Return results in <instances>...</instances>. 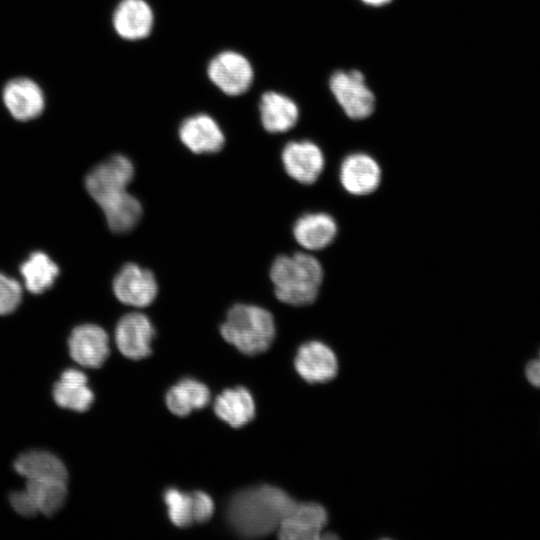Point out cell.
<instances>
[{"label": "cell", "instance_id": "cell-1", "mask_svg": "<svg viewBox=\"0 0 540 540\" xmlns=\"http://www.w3.org/2000/svg\"><path fill=\"white\" fill-rule=\"evenodd\" d=\"M133 176L131 160L116 154L96 165L85 179L88 193L104 212L108 227L116 233L129 232L142 216L141 203L127 191Z\"/></svg>", "mask_w": 540, "mask_h": 540}, {"label": "cell", "instance_id": "cell-2", "mask_svg": "<svg viewBox=\"0 0 540 540\" xmlns=\"http://www.w3.org/2000/svg\"><path fill=\"white\" fill-rule=\"evenodd\" d=\"M284 490L260 485L237 492L227 506V521L241 537L257 538L277 532L284 518L296 505Z\"/></svg>", "mask_w": 540, "mask_h": 540}, {"label": "cell", "instance_id": "cell-3", "mask_svg": "<svg viewBox=\"0 0 540 540\" xmlns=\"http://www.w3.org/2000/svg\"><path fill=\"white\" fill-rule=\"evenodd\" d=\"M323 276L320 262L308 253L280 255L270 268V279L277 299L292 306L313 303Z\"/></svg>", "mask_w": 540, "mask_h": 540}, {"label": "cell", "instance_id": "cell-4", "mask_svg": "<svg viewBox=\"0 0 540 540\" xmlns=\"http://www.w3.org/2000/svg\"><path fill=\"white\" fill-rule=\"evenodd\" d=\"M222 337L241 353L254 356L266 351L275 337L273 315L251 304L232 306L220 327Z\"/></svg>", "mask_w": 540, "mask_h": 540}, {"label": "cell", "instance_id": "cell-5", "mask_svg": "<svg viewBox=\"0 0 540 540\" xmlns=\"http://www.w3.org/2000/svg\"><path fill=\"white\" fill-rule=\"evenodd\" d=\"M206 73L210 82L230 97L243 95L254 81L251 61L235 50H223L215 54L208 62Z\"/></svg>", "mask_w": 540, "mask_h": 540}, {"label": "cell", "instance_id": "cell-6", "mask_svg": "<svg viewBox=\"0 0 540 540\" xmlns=\"http://www.w3.org/2000/svg\"><path fill=\"white\" fill-rule=\"evenodd\" d=\"M329 85L337 102L349 118L360 120L372 114L375 97L365 84L364 75L360 71H337L331 76Z\"/></svg>", "mask_w": 540, "mask_h": 540}, {"label": "cell", "instance_id": "cell-7", "mask_svg": "<svg viewBox=\"0 0 540 540\" xmlns=\"http://www.w3.org/2000/svg\"><path fill=\"white\" fill-rule=\"evenodd\" d=\"M1 98L9 114L21 122L38 118L46 106L44 90L38 82L26 76L8 80L2 88Z\"/></svg>", "mask_w": 540, "mask_h": 540}, {"label": "cell", "instance_id": "cell-8", "mask_svg": "<svg viewBox=\"0 0 540 540\" xmlns=\"http://www.w3.org/2000/svg\"><path fill=\"white\" fill-rule=\"evenodd\" d=\"M113 292L123 304L143 308L156 298L158 284L150 270L135 263H127L113 280Z\"/></svg>", "mask_w": 540, "mask_h": 540}, {"label": "cell", "instance_id": "cell-9", "mask_svg": "<svg viewBox=\"0 0 540 540\" xmlns=\"http://www.w3.org/2000/svg\"><path fill=\"white\" fill-rule=\"evenodd\" d=\"M154 335L152 322L145 314L139 312L125 314L115 328L117 348L125 357L132 360L143 359L151 354Z\"/></svg>", "mask_w": 540, "mask_h": 540}, {"label": "cell", "instance_id": "cell-10", "mask_svg": "<svg viewBox=\"0 0 540 540\" xmlns=\"http://www.w3.org/2000/svg\"><path fill=\"white\" fill-rule=\"evenodd\" d=\"M155 15L147 0H120L112 13V27L123 40L146 39L153 31Z\"/></svg>", "mask_w": 540, "mask_h": 540}, {"label": "cell", "instance_id": "cell-11", "mask_svg": "<svg viewBox=\"0 0 540 540\" xmlns=\"http://www.w3.org/2000/svg\"><path fill=\"white\" fill-rule=\"evenodd\" d=\"M178 136L182 144L195 154L216 153L225 144L223 130L207 113L186 117L179 125Z\"/></svg>", "mask_w": 540, "mask_h": 540}, {"label": "cell", "instance_id": "cell-12", "mask_svg": "<svg viewBox=\"0 0 540 540\" xmlns=\"http://www.w3.org/2000/svg\"><path fill=\"white\" fill-rule=\"evenodd\" d=\"M286 173L301 184H312L321 175L325 160L321 149L308 140L287 143L281 154Z\"/></svg>", "mask_w": 540, "mask_h": 540}, {"label": "cell", "instance_id": "cell-13", "mask_svg": "<svg viewBox=\"0 0 540 540\" xmlns=\"http://www.w3.org/2000/svg\"><path fill=\"white\" fill-rule=\"evenodd\" d=\"M294 366L299 376L311 384L328 382L338 371V362L333 350L316 340L308 341L298 348Z\"/></svg>", "mask_w": 540, "mask_h": 540}, {"label": "cell", "instance_id": "cell-14", "mask_svg": "<svg viewBox=\"0 0 540 540\" xmlns=\"http://www.w3.org/2000/svg\"><path fill=\"white\" fill-rule=\"evenodd\" d=\"M68 346L72 359L87 368L101 367L110 352L108 334L95 324H83L74 328Z\"/></svg>", "mask_w": 540, "mask_h": 540}, {"label": "cell", "instance_id": "cell-15", "mask_svg": "<svg viewBox=\"0 0 540 540\" xmlns=\"http://www.w3.org/2000/svg\"><path fill=\"white\" fill-rule=\"evenodd\" d=\"M327 523V512L323 506L314 502L296 503L284 518L278 537L284 540H315Z\"/></svg>", "mask_w": 540, "mask_h": 540}, {"label": "cell", "instance_id": "cell-16", "mask_svg": "<svg viewBox=\"0 0 540 540\" xmlns=\"http://www.w3.org/2000/svg\"><path fill=\"white\" fill-rule=\"evenodd\" d=\"M339 179L348 193L356 196L368 195L374 192L381 182V168L368 154L353 153L342 161Z\"/></svg>", "mask_w": 540, "mask_h": 540}, {"label": "cell", "instance_id": "cell-17", "mask_svg": "<svg viewBox=\"0 0 540 540\" xmlns=\"http://www.w3.org/2000/svg\"><path fill=\"white\" fill-rule=\"evenodd\" d=\"M259 116L263 128L269 133H284L292 129L299 118L296 102L289 96L266 91L259 99Z\"/></svg>", "mask_w": 540, "mask_h": 540}, {"label": "cell", "instance_id": "cell-18", "mask_svg": "<svg viewBox=\"0 0 540 540\" xmlns=\"http://www.w3.org/2000/svg\"><path fill=\"white\" fill-rule=\"evenodd\" d=\"M337 234V224L327 213H306L293 226V236L300 246L309 251H317L333 242Z\"/></svg>", "mask_w": 540, "mask_h": 540}, {"label": "cell", "instance_id": "cell-19", "mask_svg": "<svg viewBox=\"0 0 540 540\" xmlns=\"http://www.w3.org/2000/svg\"><path fill=\"white\" fill-rule=\"evenodd\" d=\"M53 398L60 407L77 412L87 411L94 401L85 373L77 369L65 370L53 388Z\"/></svg>", "mask_w": 540, "mask_h": 540}, {"label": "cell", "instance_id": "cell-20", "mask_svg": "<svg viewBox=\"0 0 540 540\" xmlns=\"http://www.w3.org/2000/svg\"><path fill=\"white\" fill-rule=\"evenodd\" d=\"M16 472L26 480H63L68 473L64 463L54 454L31 450L18 456L14 462Z\"/></svg>", "mask_w": 540, "mask_h": 540}, {"label": "cell", "instance_id": "cell-21", "mask_svg": "<svg viewBox=\"0 0 540 540\" xmlns=\"http://www.w3.org/2000/svg\"><path fill=\"white\" fill-rule=\"evenodd\" d=\"M214 412L230 426L240 428L255 417V403L246 388H229L216 398Z\"/></svg>", "mask_w": 540, "mask_h": 540}, {"label": "cell", "instance_id": "cell-22", "mask_svg": "<svg viewBox=\"0 0 540 540\" xmlns=\"http://www.w3.org/2000/svg\"><path fill=\"white\" fill-rule=\"evenodd\" d=\"M210 400L209 388L200 381L185 378L172 386L166 394V405L175 415L184 417L193 410L205 407Z\"/></svg>", "mask_w": 540, "mask_h": 540}, {"label": "cell", "instance_id": "cell-23", "mask_svg": "<svg viewBox=\"0 0 540 540\" xmlns=\"http://www.w3.org/2000/svg\"><path fill=\"white\" fill-rule=\"evenodd\" d=\"M20 273L28 291L40 294L48 290L59 274V268L44 252L36 251L20 266Z\"/></svg>", "mask_w": 540, "mask_h": 540}, {"label": "cell", "instance_id": "cell-24", "mask_svg": "<svg viewBox=\"0 0 540 540\" xmlns=\"http://www.w3.org/2000/svg\"><path fill=\"white\" fill-rule=\"evenodd\" d=\"M25 490L38 513L46 516L60 510L67 497V485L63 480H27Z\"/></svg>", "mask_w": 540, "mask_h": 540}, {"label": "cell", "instance_id": "cell-25", "mask_svg": "<svg viewBox=\"0 0 540 540\" xmlns=\"http://www.w3.org/2000/svg\"><path fill=\"white\" fill-rule=\"evenodd\" d=\"M171 522L178 527H188L194 523L192 493L169 488L164 493Z\"/></svg>", "mask_w": 540, "mask_h": 540}, {"label": "cell", "instance_id": "cell-26", "mask_svg": "<svg viewBox=\"0 0 540 540\" xmlns=\"http://www.w3.org/2000/svg\"><path fill=\"white\" fill-rule=\"evenodd\" d=\"M22 300L19 282L0 273V315H7L17 309Z\"/></svg>", "mask_w": 540, "mask_h": 540}, {"label": "cell", "instance_id": "cell-27", "mask_svg": "<svg viewBox=\"0 0 540 540\" xmlns=\"http://www.w3.org/2000/svg\"><path fill=\"white\" fill-rule=\"evenodd\" d=\"M194 523H204L208 521L214 513V502L212 498L203 491L192 492Z\"/></svg>", "mask_w": 540, "mask_h": 540}, {"label": "cell", "instance_id": "cell-28", "mask_svg": "<svg viewBox=\"0 0 540 540\" xmlns=\"http://www.w3.org/2000/svg\"><path fill=\"white\" fill-rule=\"evenodd\" d=\"M9 499L13 509L21 516L33 517L38 514V511L26 490L13 492Z\"/></svg>", "mask_w": 540, "mask_h": 540}, {"label": "cell", "instance_id": "cell-29", "mask_svg": "<svg viewBox=\"0 0 540 540\" xmlns=\"http://www.w3.org/2000/svg\"><path fill=\"white\" fill-rule=\"evenodd\" d=\"M525 375L531 385L540 388V359L532 360L527 364Z\"/></svg>", "mask_w": 540, "mask_h": 540}, {"label": "cell", "instance_id": "cell-30", "mask_svg": "<svg viewBox=\"0 0 540 540\" xmlns=\"http://www.w3.org/2000/svg\"><path fill=\"white\" fill-rule=\"evenodd\" d=\"M364 3L373 6H381L389 3L391 0H362Z\"/></svg>", "mask_w": 540, "mask_h": 540}, {"label": "cell", "instance_id": "cell-31", "mask_svg": "<svg viewBox=\"0 0 540 540\" xmlns=\"http://www.w3.org/2000/svg\"><path fill=\"white\" fill-rule=\"evenodd\" d=\"M539 359H540V352H539Z\"/></svg>", "mask_w": 540, "mask_h": 540}]
</instances>
